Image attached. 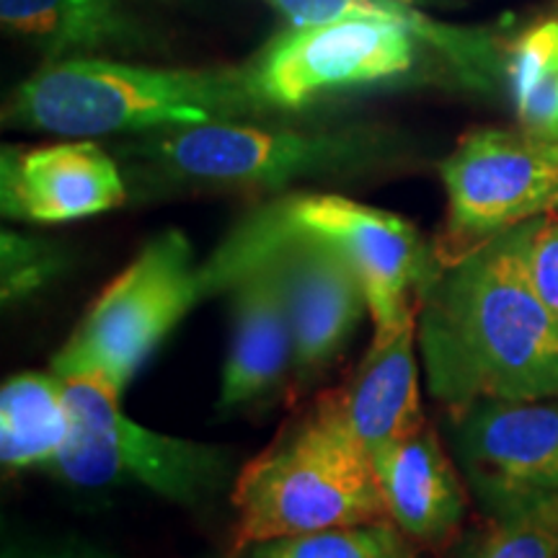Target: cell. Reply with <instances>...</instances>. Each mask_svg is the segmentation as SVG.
Returning <instances> with one entry per match:
<instances>
[{"label": "cell", "instance_id": "1", "mask_svg": "<svg viewBox=\"0 0 558 558\" xmlns=\"http://www.w3.org/2000/svg\"><path fill=\"white\" fill-rule=\"evenodd\" d=\"M533 220L442 267L418 295L427 388L452 416L478 401L558 399V318L527 269Z\"/></svg>", "mask_w": 558, "mask_h": 558}, {"label": "cell", "instance_id": "2", "mask_svg": "<svg viewBox=\"0 0 558 558\" xmlns=\"http://www.w3.org/2000/svg\"><path fill=\"white\" fill-rule=\"evenodd\" d=\"M269 111L254 68L186 70L128 65L107 58L50 60L13 90L5 124L88 140L228 122Z\"/></svg>", "mask_w": 558, "mask_h": 558}, {"label": "cell", "instance_id": "3", "mask_svg": "<svg viewBox=\"0 0 558 558\" xmlns=\"http://www.w3.org/2000/svg\"><path fill=\"white\" fill-rule=\"evenodd\" d=\"M403 140L380 128L292 130L241 120L140 132L120 145L140 192H275L386 166Z\"/></svg>", "mask_w": 558, "mask_h": 558}, {"label": "cell", "instance_id": "4", "mask_svg": "<svg viewBox=\"0 0 558 558\" xmlns=\"http://www.w3.org/2000/svg\"><path fill=\"white\" fill-rule=\"evenodd\" d=\"M235 554L251 543L386 522L378 473L337 388L292 416L262 456L235 473Z\"/></svg>", "mask_w": 558, "mask_h": 558}, {"label": "cell", "instance_id": "5", "mask_svg": "<svg viewBox=\"0 0 558 558\" xmlns=\"http://www.w3.org/2000/svg\"><path fill=\"white\" fill-rule=\"evenodd\" d=\"M202 298L207 284L190 239L163 230L94 300L50 369L58 378H96L122 393Z\"/></svg>", "mask_w": 558, "mask_h": 558}, {"label": "cell", "instance_id": "6", "mask_svg": "<svg viewBox=\"0 0 558 558\" xmlns=\"http://www.w3.org/2000/svg\"><path fill=\"white\" fill-rule=\"evenodd\" d=\"M73 432L52 469L68 484H140L177 505H199L233 478L235 456L132 422L122 393L96 378H62ZM235 481V478H233Z\"/></svg>", "mask_w": 558, "mask_h": 558}, {"label": "cell", "instance_id": "7", "mask_svg": "<svg viewBox=\"0 0 558 558\" xmlns=\"http://www.w3.org/2000/svg\"><path fill=\"white\" fill-rule=\"evenodd\" d=\"M230 235L243 241L282 235L331 241L360 271L375 337L399 331L418 313V295L442 269L435 248L409 220L339 194H288L248 215Z\"/></svg>", "mask_w": 558, "mask_h": 558}, {"label": "cell", "instance_id": "8", "mask_svg": "<svg viewBox=\"0 0 558 558\" xmlns=\"http://www.w3.org/2000/svg\"><path fill=\"white\" fill-rule=\"evenodd\" d=\"M448 222L435 256L450 267L509 228L558 213V140L476 130L439 166Z\"/></svg>", "mask_w": 558, "mask_h": 558}, {"label": "cell", "instance_id": "9", "mask_svg": "<svg viewBox=\"0 0 558 558\" xmlns=\"http://www.w3.org/2000/svg\"><path fill=\"white\" fill-rule=\"evenodd\" d=\"M256 256H275L282 269L295 344L292 396H298L339 360L362 316L369 313L365 284L344 251L331 241L313 235L243 241L228 235L202 264L207 295L220 292L222 279Z\"/></svg>", "mask_w": 558, "mask_h": 558}, {"label": "cell", "instance_id": "10", "mask_svg": "<svg viewBox=\"0 0 558 558\" xmlns=\"http://www.w3.org/2000/svg\"><path fill=\"white\" fill-rule=\"evenodd\" d=\"M435 32L424 19L352 16L292 26L271 41L254 68L269 109H300L329 90L396 78L414 65V37Z\"/></svg>", "mask_w": 558, "mask_h": 558}, {"label": "cell", "instance_id": "11", "mask_svg": "<svg viewBox=\"0 0 558 558\" xmlns=\"http://www.w3.org/2000/svg\"><path fill=\"white\" fill-rule=\"evenodd\" d=\"M456 418L458 465L492 518L558 497L556 401H478Z\"/></svg>", "mask_w": 558, "mask_h": 558}, {"label": "cell", "instance_id": "12", "mask_svg": "<svg viewBox=\"0 0 558 558\" xmlns=\"http://www.w3.org/2000/svg\"><path fill=\"white\" fill-rule=\"evenodd\" d=\"M130 199L128 179L94 140L3 148L0 205L11 220L70 222L109 213Z\"/></svg>", "mask_w": 558, "mask_h": 558}, {"label": "cell", "instance_id": "13", "mask_svg": "<svg viewBox=\"0 0 558 558\" xmlns=\"http://www.w3.org/2000/svg\"><path fill=\"white\" fill-rule=\"evenodd\" d=\"M233 303L230 339L220 380V414L248 407L292 378V320L282 269L275 256L243 262L222 279Z\"/></svg>", "mask_w": 558, "mask_h": 558}, {"label": "cell", "instance_id": "14", "mask_svg": "<svg viewBox=\"0 0 558 558\" xmlns=\"http://www.w3.org/2000/svg\"><path fill=\"white\" fill-rule=\"evenodd\" d=\"M373 465L388 518L409 541L437 546L456 535L465 512V488L429 424L373 452Z\"/></svg>", "mask_w": 558, "mask_h": 558}, {"label": "cell", "instance_id": "15", "mask_svg": "<svg viewBox=\"0 0 558 558\" xmlns=\"http://www.w3.org/2000/svg\"><path fill=\"white\" fill-rule=\"evenodd\" d=\"M418 313L399 331L373 337L367 354L344 386L337 388L341 409L362 439L369 458L386 445L414 435L424 427L418 393Z\"/></svg>", "mask_w": 558, "mask_h": 558}, {"label": "cell", "instance_id": "16", "mask_svg": "<svg viewBox=\"0 0 558 558\" xmlns=\"http://www.w3.org/2000/svg\"><path fill=\"white\" fill-rule=\"evenodd\" d=\"M0 19L50 60L148 45L124 0H0Z\"/></svg>", "mask_w": 558, "mask_h": 558}, {"label": "cell", "instance_id": "17", "mask_svg": "<svg viewBox=\"0 0 558 558\" xmlns=\"http://www.w3.org/2000/svg\"><path fill=\"white\" fill-rule=\"evenodd\" d=\"M73 432L65 380L21 373L0 390V460L5 469H52Z\"/></svg>", "mask_w": 558, "mask_h": 558}, {"label": "cell", "instance_id": "18", "mask_svg": "<svg viewBox=\"0 0 558 558\" xmlns=\"http://www.w3.org/2000/svg\"><path fill=\"white\" fill-rule=\"evenodd\" d=\"M507 81L520 130L558 140V19L535 21L509 45Z\"/></svg>", "mask_w": 558, "mask_h": 558}, {"label": "cell", "instance_id": "19", "mask_svg": "<svg viewBox=\"0 0 558 558\" xmlns=\"http://www.w3.org/2000/svg\"><path fill=\"white\" fill-rule=\"evenodd\" d=\"M409 550L407 535L386 520L259 543L254 558H403Z\"/></svg>", "mask_w": 558, "mask_h": 558}, {"label": "cell", "instance_id": "20", "mask_svg": "<svg viewBox=\"0 0 558 558\" xmlns=\"http://www.w3.org/2000/svg\"><path fill=\"white\" fill-rule=\"evenodd\" d=\"M463 558H558V497L494 518Z\"/></svg>", "mask_w": 558, "mask_h": 558}, {"label": "cell", "instance_id": "21", "mask_svg": "<svg viewBox=\"0 0 558 558\" xmlns=\"http://www.w3.org/2000/svg\"><path fill=\"white\" fill-rule=\"evenodd\" d=\"M58 271V254L47 243L3 233V300L24 298Z\"/></svg>", "mask_w": 558, "mask_h": 558}, {"label": "cell", "instance_id": "22", "mask_svg": "<svg viewBox=\"0 0 558 558\" xmlns=\"http://www.w3.org/2000/svg\"><path fill=\"white\" fill-rule=\"evenodd\" d=\"M269 3L284 13L292 26L326 24V21L352 16V13L418 19L403 9L399 0H269Z\"/></svg>", "mask_w": 558, "mask_h": 558}, {"label": "cell", "instance_id": "23", "mask_svg": "<svg viewBox=\"0 0 558 558\" xmlns=\"http://www.w3.org/2000/svg\"><path fill=\"white\" fill-rule=\"evenodd\" d=\"M527 269L541 300L558 318V215H541L530 226Z\"/></svg>", "mask_w": 558, "mask_h": 558}, {"label": "cell", "instance_id": "24", "mask_svg": "<svg viewBox=\"0 0 558 558\" xmlns=\"http://www.w3.org/2000/svg\"><path fill=\"white\" fill-rule=\"evenodd\" d=\"M3 558H101L99 554L60 543H9Z\"/></svg>", "mask_w": 558, "mask_h": 558}, {"label": "cell", "instance_id": "25", "mask_svg": "<svg viewBox=\"0 0 558 558\" xmlns=\"http://www.w3.org/2000/svg\"><path fill=\"white\" fill-rule=\"evenodd\" d=\"M403 558H418V554H416V550H414V548H411V550H409V554H407V556H403Z\"/></svg>", "mask_w": 558, "mask_h": 558}]
</instances>
